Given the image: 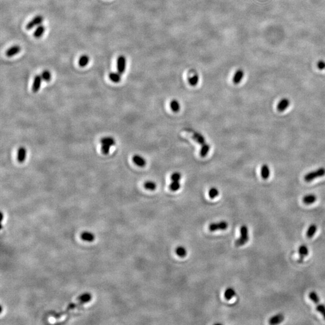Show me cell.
Here are the masks:
<instances>
[{"mask_svg": "<svg viewBox=\"0 0 325 325\" xmlns=\"http://www.w3.org/2000/svg\"><path fill=\"white\" fill-rule=\"evenodd\" d=\"M325 175V168L320 167L315 170L311 171L307 173L304 176V179L306 182L310 183L316 178L323 177Z\"/></svg>", "mask_w": 325, "mask_h": 325, "instance_id": "cell-1", "label": "cell"}, {"mask_svg": "<svg viewBox=\"0 0 325 325\" xmlns=\"http://www.w3.org/2000/svg\"><path fill=\"white\" fill-rule=\"evenodd\" d=\"M249 240L248 228L246 225H242L240 227V237L235 242V245L237 247L243 246Z\"/></svg>", "mask_w": 325, "mask_h": 325, "instance_id": "cell-2", "label": "cell"}, {"mask_svg": "<svg viewBox=\"0 0 325 325\" xmlns=\"http://www.w3.org/2000/svg\"><path fill=\"white\" fill-rule=\"evenodd\" d=\"M43 21V17L42 15H37L34 17L26 25V29L30 30L40 25Z\"/></svg>", "mask_w": 325, "mask_h": 325, "instance_id": "cell-3", "label": "cell"}, {"mask_svg": "<svg viewBox=\"0 0 325 325\" xmlns=\"http://www.w3.org/2000/svg\"><path fill=\"white\" fill-rule=\"evenodd\" d=\"M228 226V224L225 221H221L217 223H213L209 226L210 231H216L218 230H225Z\"/></svg>", "mask_w": 325, "mask_h": 325, "instance_id": "cell-4", "label": "cell"}, {"mask_svg": "<svg viewBox=\"0 0 325 325\" xmlns=\"http://www.w3.org/2000/svg\"><path fill=\"white\" fill-rule=\"evenodd\" d=\"M126 60L125 57L123 55H121L118 57L117 60V69L118 72L121 75L123 74L126 69Z\"/></svg>", "mask_w": 325, "mask_h": 325, "instance_id": "cell-5", "label": "cell"}, {"mask_svg": "<svg viewBox=\"0 0 325 325\" xmlns=\"http://www.w3.org/2000/svg\"><path fill=\"white\" fill-rule=\"evenodd\" d=\"M290 101L288 98H283L278 102V104L277 105V110H278V111H279L280 112H284L288 107V106H290Z\"/></svg>", "mask_w": 325, "mask_h": 325, "instance_id": "cell-6", "label": "cell"}, {"mask_svg": "<svg viewBox=\"0 0 325 325\" xmlns=\"http://www.w3.org/2000/svg\"><path fill=\"white\" fill-rule=\"evenodd\" d=\"M21 50V48L19 45H14L8 48L6 52L5 55L8 57H12L18 54Z\"/></svg>", "mask_w": 325, "mask_h": 325, "instance_id": "cell-7", "label": "cell"}, {"mask_svg": "<svg viewBox=\"0 0 325 325\" xmlns=\"http://www.w3.org/2000/svg\"><path fill=\"white\" fill-rule=\"evenodd\" d=\"M43 80L41 75H38L36 76H35V79H34V80H33V85H32V91L34 92V93H36L38 92L41 87V84H42V81Z\"/></svg>", "mask_w": 325, "mask_h": 325, "instance_id": "cell-8", "label": "cell"}, {"mask_svg": "<svg viewBox=\"0 0 325 325\" xmlns=\"http://www.w3.org/2000/svg\"><path fill=\"white\" fill-rule=\"evenodd\" d=\"M284 320V316H283V314H278L272 317L269 320V323L270 325H277L283 322Z\"/></svg>", "mask_w": 325, "mask_h": 325, "instance_id": "cell-9", "label": "cell"}, {"mask_svg": "<svg viewBox=\"0 0 325 325\" xmlns=\"http://www.w3.org/2000/svg\"><path fill=\"white\" fill-rule=\"evenodd\" d=\"M27 157V150L24 147H21L18 149L17 159L18 162L22 163L24 162Z\"/></svg>", "mask_w": 325, "mask_h": 325, "instance_id": "cell-10", "label": "cell"}, {"mask_svg": "<svg viewBox=\"0 0 325 325\" xmlns=\"http://www.w3.org/2000/svg\"><path fill=\"white\" fill-rule=\"evenodd\" d=\"M132 161L137 166L142 167H145L146 164V160L139 155H134L132 157Z\"/></svg>", "mask_w": 325, "mask_h": 325, "instance_id": "cell-11", "label": "cell"}, {"mask_svg": "<svg viewBox=\"0 0 325 325\" xmlns=\"http://www.w3.org/2000/svg\"><path fill=\"white\" fill-rule=\"evenodd\" d=\"M270 175V170L269 166L264 164L261 168V175L264 179H267L269 178Z\"/></svg>", "mask_w": 325, "mask_h": 325, "instance_id": "cell-12", "label": "cell"}, {"mask_svg": "<svg viewBox=\"0 0 325 325\" xmlns=\"http://www.w3.org/2000/svg\"><path fill=\"white\" fill-rule=\"evenodd\" d=\"M244 75V71L242 69H239L237 70L234 75V77H233V82L234 84H239L242 79H243Z\"/></svg>", "mask_w": 325, "mask_h": 325, "instance_id": "cell-13", "label": "cell"}, {"mask_svg": "<svg viewBox=\"0 0 325 325\" xmlns=\"http://www.w3.org/2000/svg\"><path fill=\"white\" fill-rule=\"evenodd\" d=\"M317 200V197L313 194H310L305 196L302 198V201L305 204L310 205L314 203Z\"/></svg>", "mask_w": 325, "mask_h": 325, "instance_id": "cell-14", "label": "cell"}, {"mask_svg": "<svg viewBox=\"0 0 325 325\" xmlns=\"http://www.w3.org/2000/svg\"><path fill=\"white\" fill-rule=\"evenodd\" d=\"M100 143L102 145H107L110 146H114L116 144L115 140L113 138L110 137H104L101 139L100 140Z\"/></svg>", "mask_w": 325, "mask_h": 325, "instance_id": "cell-15", "label": "cell"}, {"mask_svg": "<svg viewBox=\"0 0 325 325\" xmlns=\"http://www.w3.org/2000/svg\"><path fill=\"white\" fill-rule=\"evenodd\" d=\"M45 31V26L41 24L40 25L37 27L36 30L35 31V32L33 33L34 37L37 38V39L41 38V37L42 36V35L44 34Z\"/></svg>", "mask_w": 325, "mask_h": 325, "instance_id": "cell-16", "label": "cell"}, {"mask_svg": "<svg viewBox=\"0 0 325 325\" xmlns=\"http://www.w3.org/2000/svg\"><path fill=\"white\" fill-rule=\"evenodd\" d=\"M298 252H299V254L300 255V259L301 260H303L305 258V256H306L307 255H308V249L307 248V247L305 246V245H301L299 247V250H298Z\"/></svg>", "mask_w": 325, "mask_h": 325, "instance_id": "cell-17", "label": "cell"}, {"mask_svg": "<svg viewBox=\"0 0 325 325\" xmlns=\"http://www.w3.org/2000/svg\"><path fill=\"white\" fill-rule=\"evenodd\" d=\"M110 80L114 82H119L121 80V74L118 72H110L109 75Z\"/></svg>", "mask_w": 325, "mask_h": 325, "instance_id": "cell-18", "label": "cell"}, {"mask_svg": "<svg viewBox=\"0 0 325 325\" xmlns=\"http://www.w3.org/2000/svg\"><path fill=\"white\" fill-rule=\"evenodd\" d=\"M193 138L200 145H203V144L205 143V139L204 138L202 134H201L200 133L198 132H195L193 133Z\"/></svg>", "mask_w": 325, "mask_h": 325, "instance_id": "cell-19", "label": "cell"}, {"mask_svg": "<svg viewBox=\"0 0 325 325\" xmlns=\"http://www.w3.org/2000/svg\"><path fill=\"white\" fill-rule=\"evenodd\" d=\"M317 231V226L315 224H312L308 228L307 231V237L309 239L312 238Z\"/></svg>", "mask_w": 325, "mask_h": 325, "instance_id": "cell-20", "label": "cell"}, {"mask_svg": "<svg viewBox=\"0 0 325 325\" xmlns=\"http://www.w3.org/2000/svg\"><path fill=\"white\" fill-rule=\"evenodd\" d=\"M89 57L87 55H81V57H80L79 59V65L80 67H85L86 66L89 62Z\"/></svg>", "mask_w": 325, "mask_h": 325, "instance_id": "cell-21", "label": "cell"}, {"mask_svg": "<svg viewBox=\"0 0 325 325\" xmlns=\"http://www.w3.org/2000/svg\"><path fill=\"white\" fill-rule=\"evenodd\" d=\"M81 239L86 242H92L95 239V236L91 233L84 232L81 234Z\"/></svg>", "mask_w": 325, "mask_h": 325, "instance_id": "cell-22", "label": "cell"}, {"mask_svg": "<svg viewBox=\"0 0 325 325\" xmlns=\"http://www.w3.org/2000/svg\"><path fill=\"white\" fill-rule=\"evenodd\" d=\"M235 295H236L235 290L232 288H228V289H226L224 294V296L225 299L227 300L231 299Z\"/></svg>", "mask_w": 325, "mask_h": 325, "instance_id": "cell-23", "label": "cell"}, {"mask_svg": "<svg viewBox=\"0 0 325 325\" xmlns=\"http://www.w3.org/2000/svg\"><path fill=\"white\" fill-rule=\"evenodd\" d=\"M170 108H171L173 112H179V110H180V108H181L179 102L176 99L172 100L170 102Z\"/></svg>", "mask_w": 325, "mask_h": 325, "instance_id": "cell-24", "label": "cell"}, {"mask_svg": "<svg viewBox=\"0 0 325 325\" xmlns=\"http://www.w3.org/2000/svg\"><path fill=\"white\" fill-rule=\"evenodd\" d=\"M209 149H210V146L208 144L205 143L203 145L201 149V151H200L201 156L202 157H205L208 154Z\"/></svg>", "mask_w": 325, "mask_h": 325, "instance_id": "cell-25", "label": "cell"}, {"mask_svg": "<svg viewBox=\"0 0 325 325\" xmlns=\"http://www.w3.org/2000/svg\"><path fill=\"white\" fill-rule=\"evenodd\" d=\"M144 187L149 190H154L157 188V185L154 182L152 181H146L144 184Z\"/></svg>", "mask_w": 325, "mask_h": 325, "instance_id": "cell-26", "label": "cell"}, {"mask_svg": "<svg viewBox=\"0 0 325 325\" xmlns=\"http://www.w3.org/2000/svg\"><path fill=\"white\" fill-rule=\"evenodd\" d=\"M176 254L180 257H184L187 255V250L185 247L183 246H179L176 249Z\"/></svg>", "mask_w": 325, "mask_h": 325, "instance_id": "cell-27", "label": "cell"}, {"mask_svg": "<svg viewBox=\"0 0 325 325\" xmlns=\"http://www.w3.org/2000/svg\"><path fill=\"white\" fill-rule=\"evenodd\" d=\"M309 297L310 299L314 303H316V305L318 304L320 302V299H319V297L318 296V295L317 294V293L314 291H313V292H311L310 294H309Z\"/></svg>", "mask_w": 325, "mask_h": 325, "instance_id": "cell-28", "label": "cell"}, {"mask_svg": "<svg viewBox=\"0 0 325 325\" xmlns=\"http://www.w3.org/2000/svg\"><path fill=\"white\" fill-rule=\"evenodd\" d=\"M181 187V184L179 181H172V183L170 184L169 188L173 192H176Z\"/></svg>", "mask_w": 325, "mask_h": 325, "instance_id": "cell-29", "label": "cell"}, {"mask_svg": "<svg viewBox=\"0 0 325 325\" xmlns=\"http://www.w3.org/2000/svg\"><path fill=\"white\" fill-rule=\"evenodd\" d=\"M41 77L43 79V80L44 81H50L51 80V72L49 71H44L42 72V74H41Z\"/></svg>", "mask_w": 325, "mask_h": 325, "instance_id": "cell-30", "label": "cell"}, {"mask_svg": "<svg viewBox=\"0 0 325 325\" xmlns=\"http://www.w3.org/2000/svg\"><path fill=\"white\" fill-rule=\"evenodd\" d=\"M199 80V77L198 75H195L192 77H190L189 79V82L192 86H196Z\"/></svg>", "mask_w": 325, "mask_h": 325, "instance_id": "cell-31", "label": "cell"}, {"mask_svg": "<svg viewBox=\"0 0 325 325\" xmlns=\"http://www.w3.org/2000/svg\"><path fill=\"white\" fill-rule=\"evenodd\" d=\"M208 194H209V196L211 198L214 199L219 195V190H217V189L215 187H212L209 189Z\"/></svg>", "mask_w": 325, "mask_h": 325, "instance_id": "cell-32", "label": "cell"}, {"mask_svg": "<svg viewBox=\"0 0 325 325\" xmlns=\"http://www.w3.org/2000/svg\"><path fill=\"white\" fill-rule=\"evenodd\" d=\"M316 310L318 312H319L320 314H322L324 319H325V306L323 304H320L319 303L317 304L316 306Z\"/></svg>", "mask_w": 325, "mask_h": 325, "instance_id": "cell-33", "label": "cell"}, {"mask_svg": "<svg viewBox=\"0 0 325 325\" xmlns=\"http://www.w3.org/2000/svg\"><path fill=\"white\" fill-rule=\"evenodd\" d=\"M181 178V175L179 172H175L171 175L172 181H179Z\"/></svg>", "mask_w": 325, "mask_h": 325, "instance_id": "cell-34", "label": "cell"}, {"mask_svg": "<svg viewBox=\"0 0 325 325\" xmlns=\"http://www.w3.org/2000/svg\"><path fill=\"white\" fill-rule=\"evenodd\" d=\"M110 146L109 145H102V146H101V151H102V153L104 155H107L110 152Z\"/></svg>", "mask_w": 325, "mask_h": 325, "instance_id": "cell-35", "label": "cell"}, {"mask_svg": "<svg viewBox=\"0 0 325 325\" xmlns=\"http://www.w3.org/2000/svg\"><path fill=\"white\" fill-rule=\"evenodd\" d=\"M317 68L320 70H322L325 68V62L323 61H319L317 64Z\"/></svg>", "mask_w": 325, "mask_h": 325, "instance_id": "cell-36", "label": "cell"}]
</instances>
